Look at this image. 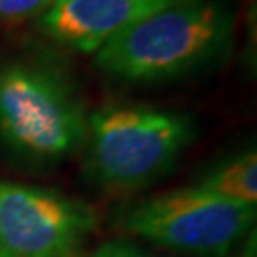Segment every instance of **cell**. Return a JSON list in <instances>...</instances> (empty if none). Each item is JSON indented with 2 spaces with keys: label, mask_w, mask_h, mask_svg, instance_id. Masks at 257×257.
<instances>
[{
  "label": "cell",
  "mask_w": 257,
  "mask_h": 257,
  "mask_svg": "<svg viewBox=\"0 0 257 257\" xmlns=\"http://www.w3.org/2000/svg\"><path fill=\"white\" fill-rule=\"evenodd\" d=\"M196 138L194 120L147 105H110L88 116L86 170L109 193H132L172 172Z\"/></svg>",
  "instance_id": "2"
},
{
  "label": "cell",
  "mask_w": 257,
  "mask_h": 257,
  "mask_svg": "<svg viewBox=\"0 0 257 257\" xmlns=\"http://www.w3.org/2000/svg\"><path fill=\"white\" fill-rule=\"evenodd\" d=\"M57 0H0V23H23L42 18L55 6Z\"/></svg>",
  "instance_id": "8"
},
{
  "label": "cell",
  "mask_w": 257,
  "mask_h": 257,
  "mask_svg": "<svg viewBox=\"0 0 257 257\" xmlns=\"http://www.w3.org/2000/svg\"><path fill=\"white\" fill-rule=\"evenodd\" d=\"M88 116L61 76L14 63L0 69V143L29 162L54 164L82 145Z\"/></svg>",
  "instance_id": "3"
},
{
  "label": "cell",
  "mask_w": 257,
  "mask_h": 257,
  "mask_svg": "<svg viewBox=\"0 0 257 257\" xmlns=\"http://www.w3.org/2000/svg\"><path fill=\"white\" fill-rule=\"evenodd\" d=\"M95 223V211L76 198L0 181V257H73Z\"/></svg>",
  "instance_id": "5"
},
{
  "label": "cell",
  "mask_w": 257,
  "mask_h": 257,
  "mask_svg": "<svg viewBox=\"0 0 257 257\" xmlns=\"http://www.w3.org/2000/svg\"><path fill=\"white\" fill-rule=\"evenodd\" d=\"M185 0H57L42 31L55 42L95 54L110 38L145 18Z\"/></svg>",
  "instance_id": "6"
},
{
  "label": "cell",
  "mask_w": 257,
  "mask_h": 257,
  "mask_svg": "<svg viewBox=\"0 0 257 257\" xmlns=\"http://www.w3.org/2000/svg\"><path fill=\"white\" fill-rule=\"evenodd\" d=\"M253 223L255 206L225 200L198 185L143 198L120 213L126 232L193 257H227Z\"/></svg>",
  "instance_id": "4"
},
{
  "label": "cell",
  "mask_w": 257,
  "mask_h": 257,
  "mask_svg": "<svg viewBox=\"0 0 257 257\" xmlns=\"http://www.w3.org/2000/svg\"><path fill=\"white\" fill-rule=\"evenodd\" d=\"M88 257H156L145 249L130 244L126 240H109L101 244L97 249H93Z\"/></svg>",
  "instance_id": "9"
},
{
  "label": "cell",
  "mask_w": 257,
  "mask_h": 257,
  "mask_svg": "<svg viewBox=\"0 0 257 257\" xmlns=\"http://www.w3.org/2000/svg\"><path fill=\"white\" fill-rule=\"evenodd\" d=\"M232 37L227 0H185L110 38L95 52V65L126 82L174 80L219 59Z\"/></svg>",
  "instance_id": "1"
},
{
  "label": "cell",
  "mask_w": 257,
  "mask_h": 257,
  "mask_svg": "<svg viewBox=\"0 0 257 257\" xmlns=\"http://www.w3.org/2000/svg\"><path fill=\"white\" fill-rule=\"evenodd\" d=\"M210 193L217 194L225 200L240 204H257V155L255 151H246L230 158L206 174L198 181Z\"/></svg>",
  "instance_id": "7"
}]
</instances>
